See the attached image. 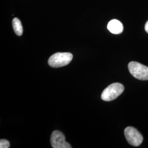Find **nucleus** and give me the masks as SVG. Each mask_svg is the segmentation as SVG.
I'll use <instances>...</instances> for the list:
<instances>
[{"label": "nucleus", "instance_id": "obj_3", "mask_svg": "<svg viewBox=\"0 0 148 148\" xmlns=\"http://www.w3.org/2000/svg\"><path fill=\"white\" fill-rule=\"evenodd\" d=\"M130 73L133 77L140 80H148V67L136 62L128 64Z\"/></svg>", "mask_w": 148, "mask_h": 148}, {"label": "nucleus", "instance_id": "obj_2", "mask_svg": "<svg viewBox=\"0 0 148 148\" xmlns=\"http://www.w3.org/2000/svg\"><path fill=\"white\" fill-rule=\"evenodd\" d=\"M124 90V86L120 83H114L109 85L101 93V98L106 101H113L121 95Z\"/></svg>", "mask_w": 148, "mask_h": 148}, {"label": "nucleus", "instance_id": "obj_9", "mask_svg": "<svg viewBox=\"0 0 148 148\" xmlns=\"http://www.w3.org/2000/svg\"><path fill=\"white\" fill-rule=\"evenodd\" d=\"M145 30L148 33V21L146 23L145 25Z\"/></svg>", "mask_w": 148, "mask_h": 148}, {"label": "nucleus", "instance_id": "obj_5", "mask_svg": "<svg viewBox=\"0 0 148 148\" xmlns=\"http://www.w3.org/2000/svg\"><path fill=\"white\" fill-rule=\"evenodd\" d=\"M51 143L53 148H71L72 147L65 141L63 133L59 131H53L51 137Z\"/></svg>", "mask_w": 148, "mask_h": 148}, {"label": "nucleus", "instance_id": "obj_8", "mask_svg": "<svg viewBox=\"0 0 148 148\" xmlns=\"http://www.w3.org/2000/svg\"><path fill=\"white\" fill-rule=\"evenodd\" d=\"M10 147V142L4 139H1L0 140V148H8Z\"/></svg>", "mask_w": 148, "mask_h": 148}, {"label": "nucleus", "instance_id": "obj_7", "mask_svg": "<svg viewBox=\"0 0 148 148\" xmlns=\"http://www.w3.org/2000/svg\"><path fill=\"white\" fill-rule=\"evenodd\" d=\"M12 25L14 32L18 36H21L23 34V29L21 22L17 18H14L12 21Z\"/></svg>", "mask_w": 148, "mask_h": 148}, {"label": "nucleus", "instance_id": "obj_6", "mask_svg": "<svg viewBox=\"0 0 148 148\" xmlns=\"http://www.w3.org/2000/svg\"><path fill=\"white\" fill-rule=\"evenodd\" d=\"M108 29L114 34H120L123 32V27L121 22L117 20L112 19L108 24Z\"/></svg>", "mask_w": 148, "mask_h": 148}, {"label": "nucleus", "instance_id": "obj_1", "mask_svg": "<svg viewBox=\"0 0 148 148\" xmlns=\"http://www.w3.org/2000/svg\"><path fill=\"white\" fill-rule=\"evenodd\" d=\"M73 58L71 53L58 52L49 57L48 61L49 65L52 68H59L68 65Z\"/></svg>", "mask_w": 148, "mask_h": 148}, {"label": "nucleus", "instance_id": "obj_4", "mask_svg": "<svg viewBox=\"0 0 148 148\" xmlns=\"http://www.w3.org/2000/svg\"><path fill=\"white\" fill-rule=\"evenodd\" d=\"M125 137L130 144L134 147L139 146L143 142L142 135L137 129L132 127H127L124 131Z\"/></svg>", "mask_w": 148, "mask_h": 148}]
</instances>
